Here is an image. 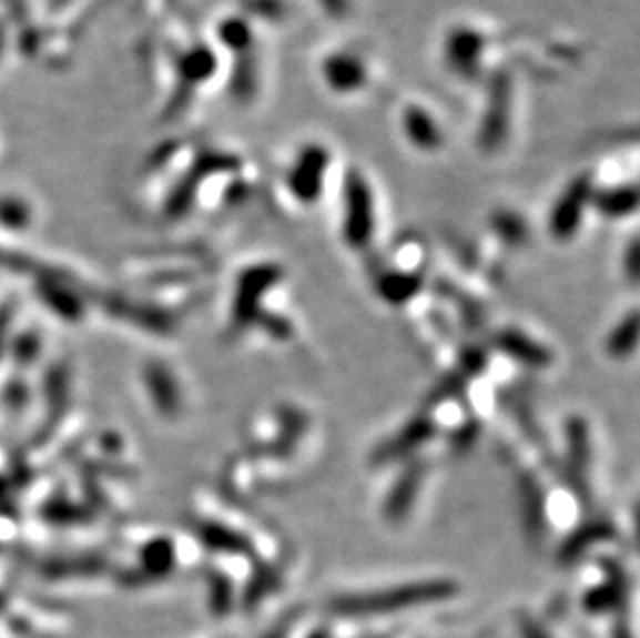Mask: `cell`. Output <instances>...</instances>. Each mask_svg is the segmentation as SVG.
I'll return each mask as SVG.
<instances>
[{"label": "cell", "instance_id": "obj_1", "mask_svg": "<svg viewBox=\"0 0 640 638\" xmlns=\"http://www.w3.org/2000/svg\"><path fill=\"white\" fill-rule=\"evenodd\" d=\"M456 593L453 580H421L400 585L394 589H384L375 593H355L341 595L332 601V609L341 616H374V614H390L408 607L425 606L448 599Z\"/></svg>", "mask_w": 640, "mask_h": 638}, {"label": "cell", "instance_id": "obj_14", "mask_svg": "<svg viewBox=\"0 0 640 638\" xmlns=\"http://www.w3.org/2000/svg\"><path fill=\"white\" fill-rule=\"evenodd\" d=\"M637 191L634 189H616L609 191L606 195L597 198V207L611 219H620L630 212H634L637 207Z\"/></svg>", "mask_w": 640, "mask_h": 638}, {"label": "cell", "instance_id": "obj_12", "mask_svg": "<svg viewBox=\"0 0 640 638\" xmlns=\"http://www.w3.org/2000/svg\"><path fill=\"white\" fill-rule=\"evenodd\" d=\"M609 535H611V529H609V525H606V523H591V525L582 527V529L577 530V533L563 544L562 560H577L578 556H582V551H585L589 545L609 539Z\"/></svg>", "mask_w": 640, "mask_h": 638}, {"label": "cell", "instance_id": "obj_4", "mask_svg": "<svg viewBox=\"0 0 640 638\" xmlns=\"http://www.w3.org/2000/svg\"><path fill=\"white\" fill-rule=\"evenodd\" d=\"M328 169V152L309 145L298 154L295 166L288 174V189L301 202L312 203L322 193L324 172Z\"/></svg>", "mask_w": 640, "mask_h": 638}, {"label": "cell", "instance_id": "obj_10", "mask_svg": "<svg viewBox=\"0 0 640 638\" xmlns=\"http://www.w3.org/2000/svg\"><path fill=\"white\" fill-rule=\"evenodd\" d=\"M419 291H421V276H417V274L390 272L377 281V293L390 305H403L417 295Z\"/></svg>", "mask_w": 640, "mask_h": 638}, {"label": "cell", "instance_id": "obj_13", "mask_svg": "<svg viewBox=\"0 0 640 638\" xmlns=\"http://www.w3.org/2000/svg\"><path fill=\"white\" fill-rule=\"evenodd\" d=\"M324 73H328L332 85L336 88H351L357 81L360 83L363 78L360 64L351 59V54H336L334 59H329L328 63L324 64Z\"/></svg>", "mask_w": 640, "mask_h": 638}, {"label": "cell", "instance_id": "obj_19", "mask_svg": "<svg viewBox=\"0 0 640 638\" xmlns=\"http://www.w3.org/2000/svg\"><path fill=\"white\" fill-rule=\"evenodd\" d=\"M288 626H291V618H286V620L278 626V630H274L272 635H267V638H286Z\"/></svg>", "mask_w": 640, "mask_h": 638}, {"label": "cell", "instance_id": "obj_16", "mask_svg": "<svg viewBox=\"0 0 640 638\" xmlns=\"http://www.w3.org/2000/svg\"><path fill=\"white\" fill-rule=\"evenodd\" d=\"M205 541L214 547H220V549H228V551H236V554H247L251 549V545L241 537L236 535L233 530L220 529V527H207L205 529Z\"/></svg>", "mask_w": 640, "mask_h": 638}, {"label": "cell", "instance_id": "obj_5", "mask_svg": "<svg viewBox=\"0 0 640 638\" xmlns=\"http://www.w3.org/2000/svg\"><path fill=\"white\" fill-rule=\"evenodd\" d=\"M436 434V425L429 417H415L408 425H405L396 436L384 442L372 456L374 465H390L394 460H400L408 454L421 448L425 442H429Z\"/></svg>", "mask_w": 640, "mask_h": 638}, {"label": "cell", "instance_id": "obj_3", "mask_svg": "<svg viewBox=\"0 0 640 638\" xmlns=\"http://www.w3.org/2000/svg\"><path fill=\"white\" fill-rule=\"evenodd\" d=\"M374 234V198L360 174H353L346 183V216L344 239L353 247H365Z\"/></svg>", "mask_w": 640, "mask_h": 638}, {"label": "cell", "instance_id": "obj_18", "mask_svg": "<svg viewBox=\"0 0 640 638\" xmlns=\"http://www.w3.org/2000/svg\"><path fill=\"white\" fill-rule=\"evenodd\" d=\"M628 274L632 281L639 279V245L632 243V247L628 251Z\"/></svg>", "mask_w": 640, "mask_h": 638}, {"label": "cell", "instance_id": "obj_8", "mask_svg": "<svg viewBox=\"0 0 640 638\" xmlns=\"http://www.w3.org/2000/svg\"><path fill=\"white\" fill-rule=\"evenodd\" d=\"M591 463L589 427L582 419L568 421V473L578 489H585L587 467Z\"/></svg>", "mask_w": 640, "mask_h": 638}, {"label": "cell", "instance_id": "obj_9", "mask_svg": "<svg viewBox=\"0 0 640 638\" xmlns=\"http://www.w3.org/2000/svg\"><path fill=\"white\" fill-rule=\"evenodd\" d=\"M496 346L501 353L529 365V367H547L551 363V353L544 344L535 343L529 336L516 332V330H504L496 336Z\"/></svg>", "mask_w": 640, "mask_h": 638}, {"label": "cell", "instance_id": "obj_6", "mask_svg": "<svg viewBox=\"0 0 640 638\" xmlns=\"http://www.w3.org/2000/svg\"><path fill=\"white\" fill-rule=\"evenodd\" d=\"M589 200H591V185L585 179L566 189V193L558 200L549 216V229L556 239L566 241L577 233L585 214V205Z\"/></svg>", "mask_w": 640, "mask_h": 638}, {"label": "cell", "instance_id": "obj_17", "mask_svg": "<svg viewBox=\"0 0 640 638\" xmlns=\"http://www.w3.org/2000/svg\"><path fill=\"white\" fill-rule=\"evenodd\" d=\"M520 635L522 638H549L546 630L531 618H520Z\"/></svg>", "mask_w": 640, "mask_h": 638}, {"label": "cell", "instance_id": "obj_2", "mask_svg": "<svg viewBox=\"0 0 640 638\" xmlns=\"http://www.w3.org/2000/svg\"><path fill=\"white\" fill-rule=\"evenodd\" d=\"M281 279L282 270L274 264L255 265L241 276L235 296L236 326L247 327L251 324H257L262 315V307H260L262 298L274 284L281 282Z\"/></svg>", "mask_w": 640, "mask_h": 638}, {"label": "cell", "instance_id": "obj_15", "mask_svg": "<svg viewBox=\"0 0 640 638\" xmlns=\"http://www.w3.org/2000/svg\"><path fill=\"white\" fill-rule=\"evenodd\" d=\"M618 585L609 583V585H601L593 591L587 593L585 595V609L599 614V611H608L611 607L618 606L620 597H622V589Z\"/></svg>", "mask_w": 640, "mask_h": 638}, {"label": "cell", "instance_id": "obj_7", "mask_svg": "<svg viewBox=\"0 0 640 638\" xmlns=\"http://www.w3.org/2000/svg\"><path fill=\"white\" fill-rule=\"evenodd\" d=\"M423 479H425V467L419 460L410 463L405 473L396 479L384 504V514L390 523H400L406 514L413 510Z\"/></svg>", "mask_w": 640, "mask_h": 638}, {"label": "cell", "instance_id": "obj_20", "mask_svg": "<svg viewBox=\"0 0 640 638\" xmlns=\"http://www.w3.org/2000/svg\"><path fill=\"white\" fill-rule=\"evenodd\" d=\"M309 638H329L328 635H324V632H315L313 637Z\"/></svg>", "mask_w": 640, "mask_h": 638}, {"label": "cell", "instance_id": "obj_11", "mask_svg": "<svg viewBox=\"0 0 640 638\" xmlns=\"http://www.w3.org/2000/svg\"><path fill=\"white\" fill-rule=\"evenodd\" d=\"M639 343V317L630 313L620 326L611 332L608 338V351L611 357L624 358L632 355Z\"/></svg>", "mask_w": 640, "mask_h": 638}]
</instances>
